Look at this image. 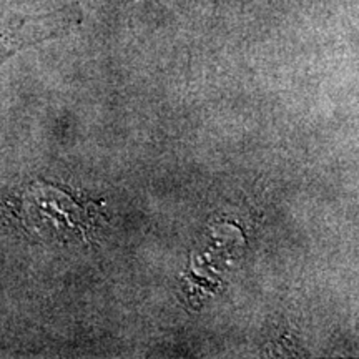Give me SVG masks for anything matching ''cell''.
<instances>
[{
	"label": "cell",
	"mask_w": 359,
	"mask_h": 359,
	"mask_svg": "<svg viewBox=\"0 0 359 359\" xmlns=\"http://www.w3.org/2000/svg\"><path fill=\"white\" fill-rule=\"evenodd\" d=\"M80 22L79 6L45 13L0 12V65L27 47L72 32Z\"/></svg>",
	"instance_id": "6da1fadb"
}]
</instances>
